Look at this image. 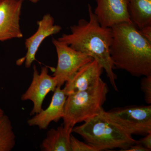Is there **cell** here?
<instances>
[{
    "instance_id": "8",
    "label": "cell",
    "mask_w": 151,
    "mask_h": 151,
    "mask_svg": "<svg viewBox=\"0 0 151 151\" xmlns=\"http://www.w3.org/2000/svg\"><path fill=\"white\" fill-rule=\"evenodd\" d=\"M24 0H0V42L23 37L20 20Z\"/></svg>"
},
{
    "instance_id": "6",
    "label": "cell",
    "mask_w": 151,
    "mask_h": 151,
    "mask_svg": "<svg viewBox=\"0 0 151 151\" xmlns=\"http://www.w3.org/2000/svg\"><path fill=\"white\" fill-rule=\"evenodd\" d=\"M52 41L58 56L57 65L52 76L56 79L58 86H61L69 81L82 66L94 59L58 39L52 38Z\"/></svg>"
},
{
    "instance_id": "11",
    "label": "cell",
    "mask_w": 151,
    "mask_h": 151,
    "mask_svg": "<svg viewBox=\"0 0 151 151\" xmlns=\"http://www.w3.org/2000/svg\"><path fill=\"white\" fill-rule=\"evenodd\" d=\"M67 96L61 86H57L48 107L29 119L27 124L30 127H37L40 130H46L52 122H59L63 116Z\"/></svg>"
},
{
    "instance_id": "21",
    "label": "cell",
    "mask_w": 151,
    "mask_h": 151,
    "mask_svg": "<svg viewBox=\"0 0 151 151\" xmlns=\"http://www.w3.org/2000/svg\"><path fill=\"white\" fill-rule=\"evenodd\" d=\"M4 111H3V109L0 107V117H1L2 116H4Z\"/></svg>"
},
{
    "instance_id": "13",
    "label": "cell",
    "mask_w": 151,
    "mask_h": 151,
    "mask_svg": "<svg viewBox=\"0 0 151 151\" xmlns=\"http://www.w3.org/2000/svg\"><path fill=\"white\" fill-rule=\"evenodd\" d=\"M73 128L63 125L49 130L40 145L42 151H71L70 138Z\"/></svg>"
},
{
    "instance_id": "12",
    "label": "cell",
    "mask_w": 151,
    "mask_h": 151,
    "mask_svg": "<svg viewBox=\"0 0 151 151\" xmlns=\"http://www.w3.org/2000/svg\"><path fill=\"white\" fill-rule=\"evenodd\" d=\"M104 70L95 60L82 66L69 81L65 82L63 88L68 96L71 93L84 91L97 85L101 79Z\"/></svg>"
},
{
    "instance_id": "19",
    "label": "cell",
    "mask_w": 151,
    "mask_h": 151,
    "mask_svg": "<svg viewBox=\"0 0 151 151\" xmlns=\"http://www.w3.org/2000/svg\"><path fill=\"white\" fill-rule=\"evenodd\" d=\"M139 31L145 38L151 42V26L146 27Z\"/></svg>"
},
{
    "instance_id": "1",
    "label": "cell",
    "mask_w": 151,
    "mask_h": 151,
    "mask_svg": "<svg viewBox=\"0 0 151 151\" xmlns=\"http://www.w3.org/2000/svg\"><path fill=\"white\" fill-rule=\"evenodd\" d=\"M88 12V20L80 19L77 24L70 27V33L63 34L58 40L73 49L91 56L99 63L107 73L112 87L118 91L117 76L113 71L116 68L110 52L112 29L101 26L89 4Z\"/></svg>"
},
{
    "instance_id": "7",
    "label": "cell",
    "mask_w": 151,
    "mask_h": 151,
    "mask_svg": "<svg viewBox=\"0 0 151 151\" xmlns=\"http://www.w3.org/2000/svg\"><path fill=\"white\" fill-rule=\"evenodd\" d=\"M33 70L31 83L21 97L23 101L30 100L32 102L33 107L30 113L31 116L40 113L43 109L42 104L47 95L50 92H54L58 86L56 79L49 74L47 66L42 67L40 73L35 65L33 66Z\"/></svg>"
},
{
    "instance_id": "9",
    "label": "cell",
    "mask_w": 151,
    "mask_h": 151,
    "mask_svg": "<svg viewBox=\"0 0 151 151\" xmlns=\"http://www.w3.org/2000/svg\"><path fill=\"white\" fill-rule=\"evenodd\" d=\"M37 29L32 35L26 39L25 42L27 53L25 56L17 62V64H22L29 68L35 60L36 55L43 41L50 36L60 32L62 27L55 24L54 19L51 15L47 14L37 22Z\"/></svg>"
},
{
    "instance_id": "20",
    "label": "cell",
    "mask_w": 151,
    "mask_h": 151,
    "mask_svg": "<svg viewBox=\"0 0 151 151\" xmlns=\"http://www.w3.org/2000/svg\"><path fill=\"white\" fill-rule=\"evenodd\" d=\"M125 151H150L147 149L139 144H134L130 146L129 148L127 149Z\"/></svg>"
},
{
    "instance_id": "2",
    "label": "cell",
    "mask_w": 151,
    "mask_h": 151,
    "mask_svg": "<svg viewBox=\"0 0 151 151\" xmlns=\"http://www.w3.org/2000/svg\"><path fill=\"white\" fill-rule=\"evenodd\" d=\"M111 28L110 55L115 68L136 77L151 75V42L132 22L119 24Z\"/></svg>"
},
{
    "instance_id": "16",
    "label": "cell",
    "mask_w": 151,
    "mask_h": 151,
    "mask_svg": "<svg viewBox=\"0 0 151 151\" xmlns=\"http://www.w3.org/2000/svg\"><path fill=\"white\" fill-rule=\"evenodd\" d=\"M70 143L71 151H100L94 146L78 140L72 134L70 136Z\"/></svg>"
},
{
    "instance_id": "18",
    "label": "cell",
    "mask_w": 151,
    "mask_h": 151,
    "mask_svg": "<svg viewBox=\"0 0 151 151\" xmlns=\"http://www.w3.org/2000/svg\"><path fill=\"white\" fill-rule=\"evenodd\" d=\"M145 137L138 140V143L144 146L149 151L151 150V133L145 135Z\"/></svg>"
},
{
    "instance_id": "5",
    "label": "cell",
    "mask_w": 151,
    "mask_h": 151,
    "mask_svg": "<svg viewBox=\"0 0 151 151\" xmlns=\"http://www.w3.org/2000/svg\"><path fill=\"white\" fill-rule=\"evenodd\" d=\"M102 113L113 124L131 136L151 133V105H132Z\"/></svg>"
},
{
    "instance_id": "14",
    "label": "cell",
    "mask_w": 151,
    "mask_h": 151,
    "mask_svg": "<svg viewBox=\"0 0 151 151\" xmlns=\"http://www.w3.org/2000/svg\"><path fill=\"white\" fill-rule=\"evenodd\" d=\"M132 22L138 29L151 26V0H129Z\"/></svg>"
},
{
    "instance_id": "3",
    "label": "cell",
    "mask_w": 151,
    "mask_h": 151,
    "mask_svg": "<svg viewBox=\"0 0 151 151\" xmlns=\"http://www.w3.org/2000/svg\"><path fill=\"white\" fill-rule=\"evenodd\" d=\"M102 112L82 125L73 127L72 132L80 135L100 151L116 148L125 151L138 143V140L108 120Z\"/></svg>"
},
{
    "instance_id": "10",
    "label": "cell",
    "mask_w": 151,
    "mask_h": 151,
    "mask_svg": "<svg viewBox=\"0 0 151 151\" xmlns=\"http://www.w3.org/2000/svg\"><path fill=\"white\" fill-rule=\"evenodd\" d=\"M93 12L100 24L111 28L124 22H132L129 11V0H96Z\"/></svg>"
},
{
    "instance_id": "17",
    "label": "cell",
    "mask_w": 151,
    "mask_h": 151,
    "mask_svg": "<svg viewBox=\"0 0 151 151\" xmlns=\"http://www.w3.org/2000/svg\"><path fill=\"white\" fill-rule=\"evenodd\" d=\"M141 88L144 94L145 101L147 103L151 104V75L145 76L142 79Z\"/></svg>"
},
{
    "instance_id": "22",
    "label": "cell",
    "mask_w": 151,
    "mask_h": 151,
    "mask_svg": "<svg viewBox=\"0 0 151 151\" xmlns=\"http://www.w3.org/2000/svg\"><path fill=\"white\" fill-rule=\"evenodd\" d=\"M28 1H29L33 3V4H36V3H37L39 2L41 0H28Z\"/></svg>"
},
{
    "instance_id": "4",
    "label": "cell",
    "mask_w": 151,
    "mask_h": 151,
    "mask_svg": "<svg viewBox=\"0 0 151 151\" xmlns=\"http://www.w3.org/2000/svg\"><path fill=\"white\" fill-rule=\"evenodd\" d=\"M108 92V85L101 79L92 88L68 95L62 118L63 126L73 128L76 124L101 114Z\"/></svg>"
},
{
    "instance_id": "15",
    "label": "cell",
    "mask_w": 151,
    "mask_h": 151,
    "mask_svg": "<svg viewBox=\"0 0 151 151\" xmlns=\"http://www.w3.org/2000/svg\"><path fill=\"white\" fill-rule=\"evenodd\" d=\"M16 145V136L9 118L0 117V151H11Z\"/></svg>"
}]
</instances>
